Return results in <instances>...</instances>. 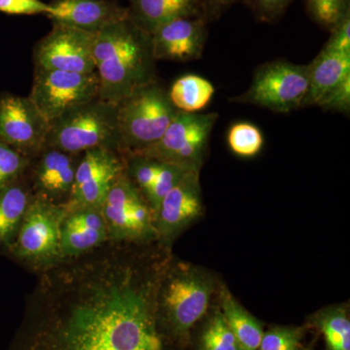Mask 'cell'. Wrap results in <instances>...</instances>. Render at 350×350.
<instances>
[{"instance_id": "obj_20", "label": "cell", "mask_w": 350, "mask_h": 350, "mask_svg": "<svg viewBox=\"0 0 350 350\" xmlns=\"http://www.w3.org/2000/svg\"><path fill=\"white\" fill-rule=\"evenodd\" d=\"M32 196L27 174L0 188V251L9 255Z\"/></svg>"}, {"instance_id": "obj_2", "label": "cell", "mask_w": 350, "mask_h": 350, "mask_svg": "<svg viewBox=\"0 0 350 350\" xmlns=\"http://www.w3.org/2000/svg\"><path fill=\"white\" fill-rule=\"evenodd\" d=\"M96 71L100 98L117 105L140 88L159 81L151 34L126 17L96 34Z\"/></svg>"}, {"instance_id": "obj_24", "label": "cell", "mask_w": 350, "mask_h": 350, "mask_svg": "<svg viewBox=\"0 0 350 350\" xmlns=\"http://www.w3.org/2000/svg\"><path fill=\"white\" fill-rule=\"evenodd\" d=\"M313 323L323 334L328 350H350V321L345 308H326L315 317Z\"/></svg>"}, {"instance_id": "obj_1", "label": "cell", "mask_w": 350, "mask_h": 350, "mask_svg": "<svg viewBox=\"0 0 350 350\" xmlns=\"http://www.w3.org/2000/svg\"><path fill=\"white\" fill-rule=\"evenodd\" d=\"M165 261L107 241L38 275L10 350H172L157 306Z\"/></svg>"}, {"instance_id": "obj_30", "label": "cell", "mask_w": 350, "mask_h": 350, "mask_svg": "<svg viewBox=\"0 0 350 350\" xmlns=\"http://www.w3.org/2000/svg\"><path fill=\"white\" fill-rule=\"evenodd\" d=\"M301 329L296 327L278 326L266 332L260 342L258 350H299Z\"/></svg>"}, {"instance_id": "obj_5", "label": "cell", "mask_w": 350, "mask_h": 350, "mask_svg": "<svg viewBox=\"0 0 350 350\" xmlns=\"http://www.w3.org/2000/svg\"><path fill=\"white\" fill-rule=\"evenodd\" d=\"M45 147L70 154L96 148L117 151L116 105L98 98L54 120Z\"/></svg>"}, {"instance_id": "obj_9", "label": "cell", "mask_w": 350, "mask_h": 350, "mask_svg": "<svg viewBox=\"0 0 350 350\" xmlns=\"http://www.w3.org/2000/svg\"><path fill=\"white\" fill-rule=\"evenodd\" d=\"M310 78V64L276 59L255 70L250 88L231 101L257 105L273 112L288 113L301 108Z\"/></svg>"}, {"instance_id": "obj_33", "label": "cell", "mask_w": 350, "mask_h": 350, "mask_svg": "<svg viewBox=\"0 0 350 350\" xmlns=\"http://www.w3.org/2000/svg\"><path fill=\"white\" fill-rule=\"evenodd\" d=\"M294 0H248L255 15L262 22H273L283 15Z\"/></svg>"}, {"instance_id": "obj_23", "label": "cell", "mask_w": 350, "mask_h": 350, "mask_svg": "<svg viewBox=\"0 0 350 350\" xmlns=\"http://www.w3.org/2000/svg\"><path fill=\"white\" fill-rule=\"evenodd\" d=\"M215 93L213 83L202 76L178 78L169 91L170 100L178 111L197 113L206 108Z\"/></svg>"}, {"instance_id": "obj_14", "label": "cell", "mask_w": 350, "mask_h": 350, "mask_svg": "<svg viewBox=\"0 0 350 350\" xmlns=\"http://www.w3.org/2000/svg\"><path fill=\"white\" fill-rule=\"evenodd\" d=\"M82 155L44 147L31 159L25 172L32 196L56 206H68Z\"/></svg>"}, {"instance_id": "obj_16", "label": "cell", "mask_w": 350, "mask_h": 350, "mask_svg": "<svg viewBox=\"0 0 350 350\" xmlns=\"http://www.w3.org/2000/svg\"><path fill=\"white\" fill-rule=\"evenodd\" d=\"M206 40V20L204 17L177 18L160 25L151 33L156 61H195L202 57Z\"/></svg>"}, {"instance_id": "obj_25", "label": "cell", "mask_w": 350, "mask_h": 350, "mask_svg": "<svg viewBox=\"0 0 350 350\" xmlns=\"http://www.w3.org/2000/svg\"><path fill=\"white\" fill-rule=\"evenodd\" d=\"M200 349L241 350L220 310H215L204 324L200 333Z\"/></svg>"}, {"instance_id": "obj_12", "label": "cell", "mask_w": 350, "mask_h": 350, "mask_svg": "<svg viewBox=\"0 0 350 350\" xmlns=\"http://www.w3.org/2000/svg\"><path fill=\"white\" fill-rule=\"evenodd\" d=\"M50 123L29 96H0V139L31 159L45 147Z\"/></svg>"}, {"instance_id": "obj_34", "label": "cell", "mask_w": 350, "mask_h": 350, "mask_svg": "<svg viewBox=\"0 0 350 350\" xmlns=\"http://www.w3.org/2000/svg\"><path fill=\"white\" fill-rule=\"evenodd\" d=\"M322 50L326 52L350 53V15L331 31L330 38Z\"/></svg>"}, {"instance_id": "obj_6", "label": "cell", "mask_w": 350, "mask_h": 350, "mask_svg": "<svg viewBox=\"0 0 350 350\" xmlns=\"http://www.w3.org/2000/svg\"><path fill=\"white\" fill-rule=\"evenodd\" d=\"M66 206L32 198L9 256L31 273L47 271L64 260L61 227Z\"/></svg>"}, {"instance_id": "obj_15", "label": "cell", "mask_w": 350, "mask_h": 350, "mask_svg": "<svg viewBox=\"0 0 350 350\" xmlns=\"http://www.w3.org/2000/svg\"><path fill=\"white\" fill-rule=\"evenodd\" d=\"M204 213L200 172H188L163 197L155 211L158 241L170 246L188 226Z\"/></svg>"}, {"instance_id": "obj_8", "label": "cell", "mask_w": 350, "mask_h": 350, "mask_svg": "<svg viewBox=\"0 0 350 350\" xmlns=\"http://www.w3.org/2000/svg\"><path fill=\"white\" fill-rule=\"evenodd\" d=\"M218 117L216 112L199 114L179 111L162 137L137 154L191 172H200Z\"/></svg>"}, {"instance_id": "obj_31", "label": "cell", "mask_w": 350, "mask_h": 350, "mask_svg": "<svg viewBox=\"0 0 350 350\" xmlns=\"http://www.w3.org/2000/svg\"><path fill=\"white\" fill-rule=\"evenodd\" d=\"M317 107L324 110L349 113L350 110V76L322 96Z\"/></svg>"}, {"instance_id": "obj_4", "label": "cell", "mask_w": 350, "mask_h": 350, "mask_svg": "<svg viewBox=\"0 0 350 350\" xmlns=\"http://www.w3.org/2000/svg\"><path fill=\"white\" fill-rule=\"evenodd\" d=\"M178 112L159 81L133 92L116 105L117 151L126 157L146 150Z\"/></svg>"}, {"instance_id": "obj_18", "label": "cell", "mask_w": 350, "mask_h": 350, "mask_svg": "<svg viewBox=\"0 0 350 350\" xmlns=\"http://www.w3.org/2000/svg\"><path fill=\"white\" fill-rule=\"evenodd\" d=\"M64 259L81 256L108 241L107 224L98 207H66L61 227Z\"/></svg>"}, {"instance_id": "obj_26", "label": "cell", "mask_w": 350, "mask_h": 350, "mask_svg": "<svg viewBox=\"0 0 350 350\" xmlns=\"http://www.w3.org/2000/svg\"><path fill=\"white\" fill-rule=\"evenodd\" d=\"M228 144L237 155L250 158L262 150L264 137L256 126L243 122L234 124L230 128Z\"/></svg>"}, {"instance_id": "obj_10", "label": "cell", "mask_w": 350, "mask_h": 350, "mask_svg": "<svg viewBox=\"0 0 350 350\" xmlns=\"http://www.w3.org/2000/svg\"><path fill=\"white\" fill-rule=\"evenodd\" d=\"M98 98L100 79L96 71L84 75L34 68L29 98L49 123Z\"/></svg>"}, {"instance_id": "obj_35", "label": "cell", "mask_w": 350, "mask_h": 350, "mask_svg": "<svg viewBox=\"0 0 350 350\" xmlns=\"http://www.w3.org/2000/svg\"><path fill=\"white\" fill-rule=\"evenodd\" d=\"M236 1L237 0H204L202 1V16L206 20V18L213 19Z\"/></svg>"}, {"instance_id": "obj_13", "label": "cell", "mask_w": 350, "mask_h": 350, "mask_svg": "<svg viewBox=\"0 0 350 350\" xmlns=\"http://www.w3.org/2000/svg\"><path fill=\"white\" fill-rule=\"evenodd\" d=\"M125 172V159L109 148L83 153L76 170L72 193L66 207L100 208L112 184Z\"/></svg>"}, {"instance_id": "obj_7", "label": "cell", "mask_w": 350, "mask_h": 350, "mask_svg": "<svg viewBox=\"0 0 350 350\" xmlns=\"http://www.w3.org/2000/svg\"><path fill=\"white\" fill-rule=\"evenodd\" d=\"M108 241L133 243L158 241L155 211L125 172L112 184L100 207Z\"/></svg>"}, {"instance_id": "obj_19", "label": "cell", "mask_w": 350, "mask_h": 350, "mask_svg": "<svg viewBox=\"0 0 350 350\" xmlns=\"http://www.w3.org/2000/svg\"><path fill=\"white\" fill-rule=\"evenodd\" d=\"M129 17L152 33L160 25L182 17H204L200 0H130Z\"/></svg>"}, {"instance_id": "obj_28", "label": "cell", "mask_w": 350, "mask_h": 350, "mask_svg": "<svg viewBox=\"0 0 350 350\" xmlns=\"http://www.w3.org/2000/svg\"><path fill=\"white\" fill-rule=\"evenodd\" d=\"M31 159L0 139V188L9 185L24 176Z\"/></svg>"}, {"instance_id": "obj_21", "label": "cell", "mask_w": 350, "mask_h": 350, "mask_svg": "<svg viewBox=\"0 0 350 350\" xmlns=\"http://www.w3.org/2000/svg\"><path fill=\"white\" fill-rule=\"evenodd\" d=\"M350 76V53L322 50L310 64L308 91L301 108L317 105L324 94Z\"/></svg>"}, {"instance_id": "obj_22", "label": "cell", "mask_w": 350, "mask_h": 350, "mask_svg": "<svg viewBox=\"0 0 350 350\" xmlns=\"http://www.w3.org/2000/svg\"><path fill=\"white\" fill-rule=\"evenodd\" d=\"M218 289L221 313L241 350H258L264 335L262 324L234 298L224 284H219Z\"/></svg>"}, {"instance_id": "obj_11", "label": "cell", "mask_w": 350, "mask_h": 350, "mask_svg": "<svg viewBox=\"0 0 350 350\" xmlns=\"http://www.w3.org/2000/svg\"><path fill=\"white\" fill-rule=\"evenodd\" d=\"M94 38L96 34L54 25L34 47V68L84 75L96 72Z\"/></svg>"}, {"instance_id": "obj_17", "label": "cell", "mask_w": 350, "mask_h": 350, "mask_svg": "<svg viewBox=\"0 0 350 350\" xmlns=\"http://www.w3.org/2000/svg\"><path fill=\"white\" fill-rule=\"evenodd\" d=\"M48 18L53 25H64L96 34L107 25L129 17L128 8L111 0H55Z\"/></svg>"}, {"instance_id": "obj_32", "label": "cell", "mask_w": 350, "mask_h": 350, "mask_svg": "<svg viewBox=\"0 0 350 350\" xmlns=\"http://www.w3.org/2000/svg\"><path fill=\"white\" fill-rule=\"evenodd\" d=\"M0 12L10 15H47L49 4L41 0H0Z\"/></svg>"}, {"instance_id": "obj_27", "label": "cell", "mask_w": 350, "mask_h": 350, "mask_svg": "<svg viewBox=\"0 0 350 350\" xmlns=\"http://www.w3.org/2000/svg\"><path fill=\"white\" fill-rule=\"evenodd\" d=\"M350 0H306V10L315 23L333 31L350 15Z\"/></svg>"}, {"instance_id": "obj_3", "label": "cell", "mask_w": 350, "mask_h": 350, "mask_svg": "<svg viewBox=\"0 0 350 350\" xmlns=\"http://www.w3.org/2000/svg\"><path fill=\"white\" fill-rule=\"evenodd\" d=\"M215 284L206 271L170 258L157 294L158 312L174 340H184L206 315Z\"/></svg>"}, {"instance_id": "obj_29", "label": "cell", "mask_w": 350, "mask_h": 350, "mask_svg": "<svg viewBox=\"0 0 350 350\" xmlns=\"http://www.w3.org/2000/svg\"><path fill=\"white\" fill-rule=\"evenodd\" d=\"M188 172H191V170L182 169L178 165H172V163L161 162L160 169L157 174L155 181H154L148 194L145 197L154 211H156L163 197L175 185L178 184L182 177Z\"/></svg>"}]
</instances>
